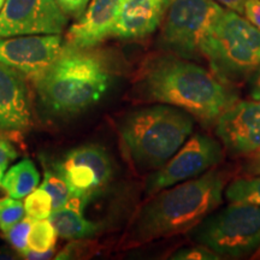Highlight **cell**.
<instances>
[{
    "instance_id": "obj_16",
    "label": "cell",
    "mask_w": 260,
    "mask_h": 260,
    "mask_svg": "<svg viewBox=\"0 0 260 260\" xmlns=\"http://www.w3.org/2000/svg\"><path fill=\"white\" fill-rule=\"evenodd\" d=\"M86 203L73 197L65 206L52 210L50 219L57 235L63 239H84L94 235L99 225L83 217Z\"/></svg>"
},
{
    "instance_id": "obj_8",
    "label": "cell",
    "mask_w": 260,
    "mask_h": 260,
    "mask_svg": "<svg viewBox=\"0 0 260 260\" xmlns=\"http://www.w3.org/2000/svg\"><path fill=\"white\" fill-rule=\"evenodd\" d=\"M222 159L223 149L217 140L195 134L184 142L164 167L152 175L147 184V193L157 194L175 184L199 177L218 165Z\"/></svg>"
},
{
    "instance_id": "obj_23",
    "label": "cell",
    "mask_w": 260,
    "mask_h": 260,
    "mask_svg": "<svg viewBox=\"0 0 260 260\" xmlns=\"http://www.w3.org/2000/svg\"><path fill=\"white\" fill-rule=\"evenodd\" d=\"M32 223H34V219H31L30 217H25L6 232L9 242L22 254L28 251V237Z\"/></svg>"
},
{
    "instance_id": "obj_26",
    "label": "cell",
    "mask_w": 260,
    "mask_h": 260,
    "mask_svg": "<svg viewBox=\"0 0 260 260\" xmlns=\"http://www.w3.org/2000/svg\"><path fill=\"white\" fill-rule=\"evenodd\" d=\"M56 2L59 8L63 10L64 14L79 17L86 9L89 0H56Z\"/></svg>"
},
{
    "instance_id": "obj_14",
    "label": "cell",
    "mask_w": 260,
    "mask_h": 260,
    "mask_svg": "<svg viewBox=\"0 0 260 260\" xmlns=\"http://www.w3.org/2000/svg\"><path fill=\"white\" fill-rule=\"evenodd\" d=\"M30 123V102L23 76L0 63V129L23 132Z\"/></svg>"
},
{
    "instance_id": "obj_19",
    "label": "cell",
    "mask_w": 260,
    "mask_h": 260,
    "mask_svg": "<svg viewBox=\"0 0 260 260\" xmlns=\"http://www.w3.org/2000/svg\"><path fill=\"white\" fill-rule=\"evenodd\" d=\"M57 241V232L50 219L34 220L28 237V249L35 252L53 251Z\"/></svg>"
},
{
    "instance_id": "obj_29",
    "label": "cell",
    "mask_w": 260,
    "mask_h": 260,
    "mask_svg": "<svg viewBox=\"0 0 260 260\" xmlns=\"http://www.w3.org/2000/svg\"><path fill=\"white\" fill-rule=\"evenodd\" d=\"M249 95L253 100L260 99V65L251 75V87H249Z\"/></svg>"
},
{
    "instance_id": "obj_25",
    "label": "cell",
    "mask_w": 260,
    "mask_h": 260,
    "mask_svg": "<svg viewBox=\"0 0 260 260\" xmlns=\"http://www.w3.org/2000/svg\"><path fill=\"white\" fill-rule=\"evenodd\" d=\"M17 158V152L6 140L0 139V182L9 164Z\"/></svg>"
},
{
    "instance_id": "obj_28",
    "label": "cell",
    "mask_w": 260,
    "mask_h": 260,
    "mask_svg": "<svg viewBox=\"0 0 260 260\" xmlns=\"http://www.w3.org/2000/svg\"><path fill=\"white\" fill-rule=\"evenodd\" d=\"M243 171L247 175H260V149L251 153V157L243 167Z\"/></svg>"
},
{
    "instance_id": "obj_7",
    "label": "cell",
    "mask_w": 260,
    "mask_h": 260,
    "mask_svg": "<svg viewBox=\"0 0 260 260\" xmlns=\"http://www.w3.org/2000/svg\"><path fill=\"white\" fill-rule=\"evenodd\" d=\"M222 11L214 0H169L162 17V46L184 59H201L205 38Z\"/></svg>"
},
{
    "instance_id": "obj_27",
    "label": "cell",
    "mask_w": 260,
    "mask_h": 260,
    "mask_svg": "<svg viewBox=\"0 0 260 260\" xmlns=\"http://www.w3.org/2000/svg\"><path fill=\"white\" fill-rule=\"evenodd\" d=\"M243 16L260 30V0H246Z\"/></svg>"
},
{
    "instance_id": "obj_22",
    "label": "cell",
    "mask_w": 260,
    "mask_h": 260,
    "mask_svg": "<svg viewBox=\"0 0 260 260\" xmlns=\"http://www.w3.org/2000/svg\"><path fill=\"white\" fill-rule=\"evenodd\" d=\"M24 204L21 199L3 198L0 199V229L6 233L16 223L24 218Z\"/></svg>"
},
{
    "instance_id": "obj_24",
    "label": "cell",
    "mask_w": 260,
    "mask_h": 260,
    "mask_svg": "<svg viewBox=\"0 0 260 260\" xmlns=\"http://www.w3.org/2000/svg\"><path fill=\"white\" fill-rule=\"evenodd\" d=\"M220 256L214 253L212 249L207 248L203 245L189 247V248H184L175 253L172 255V259L176 260H197V259H204V260H211V259H219Z\"/></svg>"
},
{
    "instance_id": "obj_11",
    "label": "cell",
    "mask_w": 260,
    "mask_h": 260,
    "mask_svg": "<svg viewBox=\"0 0 260 260\" xmlns=\"http://www.w3.org/2000/svg\"><path fill=\"white\" fill-rule=\"evenodd\" d=\"M59 34L0 38V63L38 80L63 51Z\"/></svg>"
},
{
    "instance_id": "obj_18",
    "label": "cell",
    "mask_w": 260,
    "mask_h": 260,
    "mask_svg": "<svg viewBox=\"0 0 260 260\" xmlns=\"http://www.w3.org/2000/svg\"><path fill=\"white\" fill-rule=\"evenodd\" d=\"M225 198L232 204L260 206V175L234 180L226 188Z\"/></svg>"
},
{
    "instance_id": "obj_31",
    "label": "cell",
    "mask_w": 260,
    "mask_h": 260,
    "mask_svg": "<svg viewBox=\"0 0 260 260\" xmlns=\"http://www.w3.org/2000/svg\"><path fill=\"white\" fill-rule=\"evenodd\" d=\"M4 3H5V0H0V10H2L3 6H4Z\"/></svg>"
},
{
    "instance_id": "obj_13",
    "label": "cell",
    "mask_w": 260,
    "mask_h": 260,
    "mask_svg": "<svg viewBox=\"0 0 260 260\" xmlns=\"http://www.w3.org/2000/svg\"><path fill=\"white\" fill-rule=\"evenodd\" d=\"M123 0H92L82 17L67 32L68 46L88 50L112 35Z\"/></svg>"
},
{
    "instance_id": "obj_20",
    "label": "cell",
    "mask_w": 260,
    "mask_h": 260,
    "mask_svg": "<svg viewBox=\"0 0 260 260\" xmlns=\"http://www.w3.org/2000/svg\"><path fill=\"white\" fill-rule=\"evenodd\" d=\"M41 188H44L50 194L53 210L60 209V207L65 206L68 204V201L73 198L70 187L68 186L67 182L57 172L45 170L44 182H42Z\"/></svg>"
},
{
    "instance_id": "obj_12",
    "label": "cell",
    "mask_w": 260,
    "mask_h": 260,
    "mask_svg": "<svg viewBox=\"0 0 260 260\" xmlns=\"http://www.w3.org/2000/svg\"><path fill=\"white\" fill-rule=\"evenodd\" d=\"M216 134L232 154L260 149V99L236 102L216 122Z\"/></svg>"
},
{
    "instance_id": "obj_10",
    "label": "cell",
    "mask_w": 260,
    "mask_h": 260,
    "mask_svg": "<svg viewBox=\"0 0 260 260\" xmlns=\"http://www.w3.org/2000/svg\"><path fill=\"white\" fill-rule=\"evenodd\" d=\"M67 23L56 0H5L0 10V38L60 34Z\"/></svg>"
},
{
    "instance_id": "obj_9",
    "label": "cell",
    "mask_w": 260,
    "mask_h": 260,
    "mask_svg": "<svg viewBox=\"0 0 260 260\" xmlns=\"http://www.w3.org/2000/svg\"><path fill=\"white\" fill-rule=\"evenodd\" d=\"M56 172L70 187L73 197L87 204L112 177L109 154L99 145H84L68 152L56 165Z\"/></svg>"
},
{
    "instance_id": "obj_2",
    "label": "cell",
    "mask_w": 260,
    "mask_h": 260,
    "mask_svg": "<svg viewBox=\"0 0 260 260\" xmlns=\"http://www.w3.org/2000/svg\"><path fill=\"white\" fill-rule=\"evenodd\" d=\"M226 181L224 171L209 170L199 177L160 190L140 211L129 230L126 245H144L199 225L222 203Z\"/></svg>"
},
{
    "instance_id": "obj_15",
    "label": "cell",
    "mask_w": 260,
    "mask_h": 260,
    "mask_svg": "<svg viewBox=\"0 0 260 260\" xmlns=\"http://www.w3.org/2000/svg\"><path fill=\"white\" fill-rule=\"evenodd\" d=\"M169 0H123L113 37L141 39L152 34L161 23Z\"/></svg>"
},
{
    "instance_id": "obj_30",
    "label": "cell",
    "mask_w": 260,
    "mask_h": 260,
    "mask_svg": "<svg viewBox=\"0 0 260 260\" xmlns=\"http://www.w3.org/2000/svg\"><path fill=\"white\" fill-rule=\"evenodd\" d=\"M219 5H223L225 9L233 10L237 14L243 15V8H245L246 0H214Z\"/></svg>"
},
{
    "instance_id": "obj_1",
    "label": "cell",
    "mask_w": 260,
    "mask_h": 260,
    "mask_svg": "<svg viewBox=\"0 0 260 260\" xmlns=\"http://www.w3.org/2000/svg\"><path fill=\"white\" fill-rule=\"evenodd\" d=\"M149 100L183 110L204 124H212L237 102L232 86L189 59L162 56L151 60L139 81Z\"/></svg>"
},
{
    "instance_id": "obj_6",
    "label": "cell",
    "mask_w": 260,
    "mask_h": 260,
    "mask_svg": "<svg viewBox=\"0 0 260 260\" xmlns=\"http://www.w3.org/2000/svg\"><path fill=\"white\" fill-rule=\"evenodd\" d=\"M193 237L218 255L252 254L260 247V206L232 204L200 222Z\"/></svg>"
},
{
    "instance_id": "obj_4",
    "label": "cell",
    "mask_w": 260,
    "mask_h": 260,
    "mask_svg": "<svg viewBox=\"0 0 260 260\" xmlns=\"http://www.w3.org/2000/svg\"><path fill=\"white\" fill-rule=\"evenodd\" d=\"M193 128V116L160 104L129 113L119 133L133 165L142 171H157L183 146Z\"/></svg>"
},
{
    "instance_id": "obj_3",
    "label": "cell",
    "mask_w": 260,
    "mask_h": 260,
    "mask_svg": "<svg viewBox=\"0 0 260 260\" xmlns=\"http://www.w3.org/2000/svg\"><path fill=\"white\" fill-rule=\"evenodd\" d=\"M35 81L48 109L59 115H75L102 99L111 83V74L105 60L94 52L67 45Z\"/></svg>"
},
{
    "instance_id": "obj_5",
    "label": "cell",
    "mask_w": 260,
    "mask_h": 260,
    "mask_svg": "<svg viewBox=\"0 0 260 260\" xmlns=\"http://www.w3.org/2000/svg\"><path fill=\"white\" fill-rule=\"evenodd\" d=\"M203 58L219 81L239 83L260 65V30L246 17L223 9L203 45Z\"/></svg>"
},
{
    "instance_id": "obj_21",
    "label": "cell",
    "mask_w": 260,
    "mask_h": 260,
    "mask_svg": "<svg viewBox=\"0 0 260 260\" xmlns=\"http://www.w3.org/2000/svg\"><path fill=\"white\" fill-rule=\"evenodd\" d=\"M24 210L27 216L34 220L50 218L53 210L50 194L44 188L32 190L30 194L27 195V199L24 201Z\"/></svg>"
},
{
    "instance_id": "obj_17",
    "label": "cell",
    "mask_w": 260,
    "mask_h": 260,
    "mask_svg": "<svg viewBox=\"0 0 260 260\" xmlns=\"http://www.w3.org/2000/svg\"><path fill=\"white\" fill-rule=\"evenodd\" d=\"M40 175L30 159H23L9 169L2 178L3 189L14 199H23L37 189Z\"/></svg>"
}]
</instances>
